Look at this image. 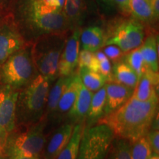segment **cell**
<instances>
[{
	"label": "cell",
	"instance_id": "cell-23",
	"mask_svg": "<svg viewBox=\"0 0 159 159\" xmlns=\"http://www.w3.org/2000/svg\"><path fill=\"white\" fill-rule=\"evenodd\" d=\"M84 126L85 122L75 125L70 139L55 159H77Z\"/></svg>",
	"mask_w": 159,
	"mask_h": 159
},
{
	"label": "cell",
	"instance_id": "cell-4",
	"mask_svg": "<svg viewBox=\"0 0 159 159\" xmlns=\"http://www.w3.org/2000/svg\"><path fill=\"white\" fill-rule=\"evenodd\" d=\"M67 33H52L37 38L31 55L39 75L52 81L58 77V63L67 39Z\"/></svg>",
	"mask_w": 159,
	"mask_h": 159
},
{
	"label": "cell",
	"instance_id": "cell-31",
	"mask_svg": "<svg viewBox=\"0 0 159 159\" xmlns=\"http://www.w3.org/2000/svg\"><path fill=\"white\" fill-rule=\"evenodd\" d=\"M152 153L159 154V131L158 126H151V128L145 136Z\"/></svg>",
	"mask_w": 159,
	"mask_h": 159
},
{
	"label": "cell",
	"instance_id": "cell-14",
	"mask_svg": "<svg viewBox=\"0 0 159 159\" xmlns=\"http://www.w3.org/2000/svg\"><path fill=\"white\" fill-rule=\"evenodd\" d=\"M105 86L106 97H105V106L103 117L118 110L133 96L134 91V89L125 86L113 81L106 83Z\"/></svg>",
	"mask_w": 159,
	"mask_h": 159
},
{
	"label": "cell",
	"instance_id": "cell-3",
	"mask_svg": "<svg viewBox=\"0 0 159 159\" xmlns=\"http://www.w3.org/2000/svg\"><path fill=\"white\" fill-rule=\"evenodd\" d=\"M53 82L47 77L39 74L19 91L16 103V126L33 125L43 119Z\"/></svg>",
	"mask_w": 159,
	"mask_h": 159
},
{
	"label": "cell",
	"instance_id": "cell-28",
	"mask_svg": "<svg viewBox=\"0 0 159 159\" xmlns=\"http://www.w3.org/2000/svg\"><path fill=\"white\" fill-rule=\"evenodd\" d=\"M152 151L145 136L130 143V156L132 159H149Z\"/></svg>",
	"mask_w": 159,
	"mask_h": 159
},
{
	"label": "cell",
	"instance_id": "cell-2",
	"mask_svg": "<svg viewBox=\"0 0 159 159\" xmlns=\"http://www.w3.org/2000/svg\"><path fill=\"white\" fill-rule=\"evenodd\" d=\"M19 13L36 39L43 35L72 30L63 11L51 9L40 0H20Z\"/></svg>",
	"mask_w": 159,
	"mask_h": 159
},
{
	"label": "cell",
	"instance_id": "cell-38",
	"mask_svg": "<svg viewBox=\"0 0 159 159\" xmlns=\"http://www.w3.org/2000/svg\"><path fill=\"white\" fill-rule=\"evenodd\" d=\"M10 1V0H0V4H4L7 2Z\"/></svg>",
	"mask_w": 159,
	"mask_h": 159
},
{
	"label": "cell",
	"instance_id": "cell-30",
	"mask_svg": "<svg viewBox=\"0 0 159 159\" xmlns=\"http://www.w3.org/2000/svg\"><path fill=\"white\" fill-rule=\"evenodd\" d=\"M94 54L99 61V73L106 79L107 83L112 82V65L110 60L101 50L95 52Z\"/></svg>",
	"mask_w": 159,
	"mask_h": 159
},
{
	"label": "cell",
	"instance_id": "cell-27",
	"mask_svg": "<svg viewBox=\"0 0 159 159\" xmlns=\"http://www.w3.org/2000/svg\"><path fill=\"white\" fill-rule=\"evenodd\" d=\"M125 54L122 61L127 63L140 79V77L148 69H147L139 49H134Z\"/></svg>",
	"mask_w": 159,
	"mask_h": 159
},
{
	"label": "cell",
	"instance_id": "cell-5",
	"mask_svg": "<svg viewBox=\"0 0 159 159\" xmlns=\"http://www.w3.org/2000/svg\"><path fill=\"white\" fill-rule=\"evenodd\" d=\"M47 121L42 119L35 124L24 125L23 130L16 129L7 137L3 156H27L41 157L48 136L46 134Z\"/></svg>",
	"mask_w": 159,
	"mask_h": 159
},
{
	"label": "cell",
	"instance_id": "cell-37",
	"mask_svg": "<svg viewBox=\"0 0 159 159\" xmlns=\"http://www.w3.org/2000/svg\"><path fill=\"white\" fill-rule=\"evenodd\" d=\"M6 159H41V157L39 156H21V155H17V156H9Z\"/></svg>",
	"mask_w": 159,
	"mask_h": 159
},
{
	"label": "cell",
	"instance_id": "cell-10",
	"mask_svg": "<svg viewBox=\"0 0 159 159\" xmlns=\"http://www.w3.org/2000/svg\"><path fill=\"white\" fill-rule=\"evenodd\" d=\"M80 27H77L67 38L59 60L58 77L70 76L76 72L80 51Z\"/></svg>",
	"mask_w": 159,
	"mask_h": 159
},
{
	"label": "cell",
	"instance_id": "cell-35",
	"mask_svg": "<svg viewBox=\"0 0 159 159\" xmlns=\"http://www.w3.org/2000/svg\"><path fill=\"white\" fill-rule=\"evenodd\" d=\"M46 6L55 11H63L65 0H40Z\"/></svg>",
	"mask_w": 159,
	"mask_h": 159
},
{
	"label": "cell",
	"instance_id": "cell-40",
	"mask_svg": "<svg viewBox=\"0 0 159 159\" xmlns=\"http://www.w3.org/2000/svg\"><path fill=\"white\" fill-rule=\"evenodd\" d=\"M0 154H2L3 156V153H2V150L1 148V146H0Z\"/></svg>",
	"mask_w": 159,
	"mask_h": 159
},
{
	"label": "cell",
	"instance_id": "cell-13",
	"mask_svg": "<svg viewBox=\"0 0 159 159\" xmlns=\"http://www.w3.org/2000/svg\"><path fill=\"white\" fill-rule=\"evenodd\" d=\"M81 80L80 78L78 73L75 72L73 75L72 79L70 83L66 87L63 91L59 102L57 103L56 110L55 111L54 116L52 119V122L56 123L63 122L66 120L67 115L71 107L74 105L76 97L78 94L80 88Z\"/></svg>",
	"mask_w": 159,
	"mask_h": 159
},
{
	"label": "cell",
	"instance_id": "cell-8",
	"mask_svg": "<svg viewBox=\"0 0 159 159\" xmlns=\"http://www.w3.org/2000/svg\"><path fill=\"white\" fill-rule=\"evenodd\" d=\"M105 46L115 45L124 53L139 48L145 39L142 23L135 19L115 21L105 33Z\"/></svg>",
	"mask_w": 159,
	"mask_h": 159
},
{
	"label": "cell",
	"instance_id": "cell-11",
	"mask_svg": "<svg viewBox=\"0 0 159 159\" xmlns=\"http://www.w3.org/2000/svg\"><path fill=\"white\" fill-rule=\"evenodd\" d=\"M25 45V39L15 23L7 20L0 24V66Z\"/></svg>",
	"mask_w": 159,
	"mask_h": 159
},
{
	"label": "cell",
	"instance_id": "cell-12",
	"mask_svg": "<svg viewBox=\"0 0 159 159\" xmlns=\"http://www.w3.org/2000/svg\"><path fill=\"white\" fill-rule=\"evenodd\" d=\"M74 127L75 125L66 119L55 129L51 136L47 139L41 155V159L56 158L70 139Z\"/></svg>",
	"mask_w": 159,
	"mask_h": 159
},
{
	"label": "cell",
	"instance_id": "cell-33",
	"mask_svg": "<svg viewBox=\"0 0 159 159\" xmlns=\"http://www.w3.org/2000/svg\"><path fill=\"white\" fill-rule=\"evenodd\" d=\"M99 11L103 15H111L116 11V7L114 0H94Z\"/></svg>",
	"mask_w": 159,
	"mask_h": 159
},
{
	"label": "cell",
	"instance_id": "cell-1",
	"mask_svg": "<svg viewBox=\"0 0 159 159\" xmlns=\"http://www.w3.org/2000/svg\"><path fill=\"white\" fill-rule=\"evenodd\" d=\"M158 94L147 101L132 96L112 114L103 117L99 122L108 125L115 137L132 143L146 136L158 114Z\"/></svg>",
	"mask_w": 159,
	"mask_h": 159
},
{
	"label": "cell",
	"instance_id": "cell-7",
	"mask_svg": "<svg viewBox=\"0 0 159 159\" xmlns=\"http://www.w3.org/2000/svg\"><path fill=\"white\" fill-rule=\"evenodd\" d=\"M114 138L113 130L105 123L85 125L77 159H105Z\"/></svg>",
	"mask_w": 159,
	"mask_h": 159
},
{
	"label": "cell",
	"instance_id": "cell-22",
	"mask_svg": "<svg viewBox=\"0 0 159 159\" xmlns=\"http://www.w3.org/2000/svg\"><path fill=\"white\" fill-rule=\"evenodd\" d=\"M84 0H65L63 11L71 29L80 27L85 15Z\"/></svg>",
	"mask_w": 159,
	"mask_h": 159
},
{
	"label": "cell",
	"instance_id": "cell-6",
	"mask_svg": "<svg viewBox=\"0 0 159 159\" xmlns=\"http://www.w3.org/2000/svg\"><path fill=\"white\" fill-rule=\"evenodd\" d=\"M39 75L32 58L31 49L23 47L0 66V85L19 91Z\"/></svg>",
	"mask_w": 159,
	"mask_h": 159
},
{
	"label": "cell",
	"instance_id": "cell-9",
	"mask_svg": "<svg viewBox=\"0 0 159 159\" xmlns=\"http://www.w3.org/2000/svg\"><path fill=\"white\" fill-rule=\"evenodd\" d=\"M19 91L0 85V146L16 128V103Z\"/></svg>",
	"mask_w": 159,
	"mask_h": 159
},
{
	"label": "cell",
	"instance_id": "cell-17",
	"mask_svg": "<svg viewBox=\"0 0 159 159\" xmlns=\"http://www.w3.org/2000/svg\"><path fill=\"white\" fill-rule=\"evenodd\" d=\"M73 75L70 76H60L57 77L54 84H52L49 91L48 97H47L44 115L43 116V119L47 121V124L49 121H52V119L59 99L63 91L65 90L66 87L69 85L71 80L72 79Z\"/></svg>",
	"mask_w": 159,
	"mask_h": 159
},
{
	"label": "cell",
	"instance_id": "cell-34",
	"mask_svg": "<svg viewBox=\"0 0 159 159\" xmlns=\"http://www.w3.org/2000/svg\"><path fill=\"white\" fill-rule=\"evenodd\" d=\"M116 9H118L123 15L130 14V0H114Z\"/></svg>",
	"mask_w": 159,
	"mask_h": 159
},
{
	"label": "cell",
	"instance_id": "cell-39",
	"mask_svg": "<svg viewBox=\"0 0 159 159\" xmlns=\"http://www.w3.org/2000/svg\"><path fill=\"white\" fill-rule=\"evenodd\" d=\"M0 159H6V158H5V156H2V154H0Z\"/></svg>",
	"mask_w": 159,
	"mask_h": 159
},
{
	"label": "cell",
	"instance_id": "cell-21",
	"mask_svg": "<svg viewBox=\"0 0 159 159\" xmlns=\"http://www.w3.org/2000/svg\"><path fill=\"white\" fill-rule=\"evenodd\" d=\"M139 80V77L134 71L124 61H120L114 63L112 66L113 82L135 89Z\"/></svg>",
	"mask_w": 159,
	"mask_h": 159
},
{
	"label": "cell",
	"instance_id": "cell-16",
	"mask_svg": "<svg viewBox=\"0 0 159 159\" xmlns=\"http://www.w3.org/2000/svg\"><path fill=\"white\" fill-rule=\"evenodd\" d=\"M158 72L147 69L139 80L133 96L141 101H147L151 99L158 94Z\"/></svg>",
	"mask_w": 159,
	"mask_h": 159
},
{
	"label": "cell",
	"instance_id": "cell-15",
	"mask_svg": "<svg viewBox=\"0 0 159 159\" xmlns=\"http://www.w3.org/2000/svg\"><path fill=\"white\" fill-rule=\"evenodd\" d=\"M93 94L94 93L85 88L81 83L80 88L74 105L67 115V120H69L74 125L79 122H85Z\"/></svg>",
	"mask_w": 159,
	"mask_h": 159
},
{
	"label": "cell",
	"instance_id": "cell-29",
	"mask_svg": "<svg viewBox=\"0 0 159 159\" xmlns=\"http://www.w3.org/2000/svg\"><path fill=\"white\" fill-rule=\"evenodd\" d=\"M81 67H85L91 71L99 72V61L94 52L84 49L80 51L77 68Z\"/></svg>",
	"mask_w": 159,
	"mask_h": 159
},
{
	"label": "cell",
	"instance_id": "cell-18",
	"mask_svg": "<svg viewBox=\"0 0 159 159\" xmlns=\"http://www.w3.org/2000/svg\"><path fill=\"white\" fill-rule=\"evenodd\" d=\"M80 41L82 49L95 52L105 47V32L99 26H90L81 30Z\"/></svg>",
	"mask_w": 159,
	"mask_h": 159
},
{
	"label": "cell",
	"instance_id": "cell-32",
	"mask_svg": "<svg viewBox=\"0 0 159 159\" xmlns=\"http://www.w3.org/2000/svg\"><path fill=\"white\" fill-rule=\"evenodd\" d=\"M103 49V52L106 55V57L110 60L111 62L115 63L122 61L125 53L121 50L119 47L115 45H107L105 46Z\"/></svg>",
	"mask_w": 159,
	"mask_h": 159
},
{
	"label": "cell",
	"instance_id": "cell-25",
	"mask_svg": "<svg viewBox=\"0 0 159 159\" xmlns=\"http://www.w3.org/2000/svg\"><path fill=\"white\" fill-rule=\"evenodd\" d=\"M77 72L78 73L83 85L93 93L100 89L107 83L106 79L99 72L89 70L85 67L78 68Z\"/></svg>",
	"mask_w": 159,
	"mask_h": 159
},
{
	"label": "cell",
	"instance_id": "cell-26",
	"mask_svg": "<svg viewBox=\"0 0 159 159\" xmlns=\"http://www.w3.org/2000/svg\"><path fill=\"white\" fill-rule=\"evenodd\" d=\"M105 159H132L130 143L126 139L115 137Z\"/></svg>",
	"mask_w": 159,
	"mask_h": 159
},
{
	"label": "cell",
	"instance_id": "cell-19",
	"mask_svg": "<svg viewBox=\"0 0 159 159\" xmlns=\"http://www.w3.org/2000/svg\"><path fill=\"white\" fill-rule=\"evenodd\" d=\"M148 69L158 72V41L154 35H149L144 39L142 44L139 47Z\"/></svg>",
	"mask_w": 159,
	"mask_h": 159
},
{
	"label": "cell",
	"instance_id": "cell-36",
	"mask_svg": "<svg viewBox=\"0 0 159 159\" xmlns=\"http://www.w3.org/2000/svg\"><path fill=\"white\" fill-rule=\"evenodd\" d=\"M151 5L155 19H158L159 16V0H151Z\"/></svg>",
	"mask_w": 159,
	"mask_h": 159
},
{
	"label": "cell",
	"instance_id": "cell-20",
	"mask_svg": "<svg viewBox=\"0 0 159 159\" xmlns=\"http://www.w3.org/2000/svg\"><path fill=\"white\" fill-rule=\"evenodd\" d=\"M106 91L105 86L102 87L93 94L90 106L85 120V125L91 126L97 124L104 116Z\"/></svg>",
	"mask_w": 159,
	"mask_h": 159
},
{
	"label": "cell",
	"instance_id": "cell-24",
	"mask_svg": "<svg viewBox=\"0 0 159 159\" xmlns=\"http://www.w3.org/2000/svg\"><path fill=\"white\" fill-rule=\"evenodd\" d=\"M130 14L141 23H151L156 20L151 0H130Z\"/></svg>",
	"mask_w": 159,
	"mask_h": 159
}]
</instances>
